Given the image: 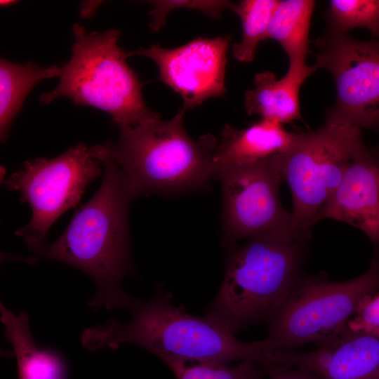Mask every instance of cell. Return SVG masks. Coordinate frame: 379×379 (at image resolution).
Masks as SVG:
<instances>
[{
  "label": "cell",
  "mask_w": 379,
  "mask_h": 379,
  "mask_svg": "<svg viewBox=\"0 0 379 379\" xmlns=\"http://www.w3.org/2000/svg\"><path fill=\"white\" fill-rule=\"evenodd\" d=\"M185 112L121 128L117 143H105L135 198L199 187L215 178L217 140L211 134L194 140L183 126Z\"/></svg>",
  "instance_id": "obj_4"
},
{
  "label": "cell",
  "mask_w": 379,
  "mask_h": 379,
  "mask_svg": "<svg viewBox=\"0 0 379 379\" xmlns=\"http://www.w3.org/2000/svg\"><path fill=\"white\" fill-rule=\"evenodd\" d=\"M95 149L104 168L100 187L77 209L59 238L25 261L55 260L76 267L95 284L96 291L87 303L89 307L126 310L133 296L122 289L121 281L133 272L128 208L135 197L106 145H95Z\"/></svg>",
  "instance_id": "obj_1"
},
{
  "label": "cell",
  "mask_w": 379,
  "mask_h": 379,
  "mask_svg": "<svg viewBox=\"0 0 379 379\" xmlns=\"http://www.w3.org/2000/svg\"><path fill=\"white\" fill-rule=\"evenodd\" d=\"M347 326L352 331L379 335V292L366 296L361 301Z\"/></svg>",
  "instance_id": "obj_22"
},
{
  "label": "cell",
  "mask_w": 379,
  "mask_h": 379,
  "mask_svg": "<svg viewBox=\"0 0 379 379\" xmlns=\"http://www.w3.org/2000/svg\"><path fill=\"white\" fill-rule=\"evenodd\" d=\"M164 362L178 379H263L266 375L259 364L251 360L241 361L237 366L177 359Z\"/></svg>",
  "instance_id": "obj_21"
},
{
  "label": "cell",
  "mask_w": 379,
  "mask_h": 379,
  "mask_svg": "<svg viewBox=\"0 0 379 379\" xmlns=\"http://www.w3.org/2000/svg\"><path fill=\"white\" fill-rule=\"evenodd\" d=\"M57 65L42 67L32 62L20 65L0 60V134L1 142L31 90L41 80L59 76Z\"/></svg>",
  "instance_id": "obj_17"
},
{
  "label": "cell",
  "mask_w": 379,
  "mask_h": 379,
  "mask_svg": "<svg viewBox=\"0 0 379 379\" xmlns=\"http://www.w3.org/2000/svg\"><path fill=\"white\" fill-rule=\"evenodd\" d=\"M230 36H200L178 47L159 44L128 52L152 60L159 70V80L179 93L185 112L204 100L224 95L226 54Z\"/></svg>",
  "instance_id": "obj_11"
},
{
  "label": "cell",
  "mask_w": 379,
  "mask_h": 379,
  "mask_svg": "<svg viewBox=\"0 0 379 379\" xmlns=\"http://www.w3.org/2000/svg\"><path fill=\"white\" fill-rule=\"evenodd\" d=\"M315 6L312 0H284L272 18L267 39L277 41L285 51L290 65L305 62L309 52L311 17Z\"/></svg>",
  "instance_id": "obj_18"
},
{
  "label": "cell",
  "mask_w": 379,
  "mask_h": 379,
  "mask_svg": "<svg viewBox=\"0 0 379 379\" xmlns=\"http://www.w3.org/2000/svg\"><path fill=\"white\" fill-rule=\"evenodd\" d=\"M102 166L94 146L80 142L55 158L26 161L4 182L31 207V220L15 233L29 250L34 253L46 244L52 225L77 206L89 183L101 175Z\"/></svg>",
  "instance_id": "obj_8"
},
{
  "label": "cell",
  "mask_w": 379,
  "mask_h": 379,
  "mask_svg": "<svg viewBox=\"0 0 379 379\" xmlns=\"http://www.w3.org/2000/svg\"><path fill=\"white\" fill-rule=\"evenodd\" d=\"M378 291L379 249H374L368 270L357 278L333 282L325 273L300 277L267 324L266 350H295L337 336L347 328L361 301Z\"/></svg>",
  "instance_id": "obj_6"
},
{
  "label": "cell",
  "mask_w": 379,
  "mask_h": 379,
  "mask_svg": "<svg viewBox=\"0 0 379 379\" xmlns=\"http://www.w3.org/2000/svg\"><path fill=\"white\" fill-rule=\"evenodd\" d=\"M326 18L329 32L347 34L364 27L379 37V0H331Z\"/></svg>",
  "instance_id": "obj_20"
},
{
  "label": "cell",
  "mask_w": 379,
  "mask_h": 379,
  "mask_svg": "<svg viewBox=\"0 0 379 379\" xmlns=\"http://www.w3.org/2000/svg\"><path fill=\"white\" fill-rule=\"evenodd\" d=\"M326 218L361 230L379 249V146L364 144L356 152L317 222Z\"/></svg>",
  "instance_id": "obj_13"
},
{
  "label": "cell",
  "mask_w": 379,
  "mask_h": 379,
  "mask_svg": "<svg viewBox=\"0 0 379 379\" xmlns=\"http://www.w3.org/2000/svg\"><path fill=\"white\" fill-rule=\"evenodd\" d=\"M16 2L18 1H13V0H1L0 4L1 6H8L15 4Z\"/></svg>",
  "instance_id": "obj_24"
},
{
  "label": "cell",
  "mask_w": 379,
  "mask_h": 379,
  "mask_svg": "<svg viewBox=\"0 0 379 379\" xmlns=\"http://www.w3.org/2000/svg\"><path fill=\"white\" fill-rule=\"evenodd\" d=\"M275 155L251 164L215 169V178L222 185L225 246L266 234L296 236L291 213L281 203L283 178Z\"/></svg>",
  "instance_id": "obj_10"
},
{
  "label": "cell",
  "mask_w": 379,
  "mask_h": 379,
  "mask_svg": "<svg viewBox=\"0 0 379 379\" xmlns=\"http://www.w3.org/2000/svg\"><path fill=\"white\" fill-rule=\"evenodd\" d=\"M295 135L282 124L269 119H262L244 129L227 124L213 156L214 170L251 164L284 153Z\"/></svg>",
  "instance_id": "obj_14"
},
{
  "label": "cell",
  "mask_w": 379,
  "mask_h": 379,
  "mask_svg": "<svg viewBox=\"0 0 379 379\" xmlns=\"http://www.w3.org/2000/svg\"><path fill=\"white\" fill-rule=\"evenodd\" d=\"M379 379V378H378Z\"/></svg>",
  "instance_id": "obj_25"
},
{
  "label": "cell",
  "mask_w": 379,
  "mask_h": 379,
  "mask_svg": "<svg viewBox=\"0 0 379 379\" xmlns=\"http://www.w3.org/2000/svg\"><path fill=\"white\" fill-rule=\"evenodd\" d=\"M318 67L305 62L290 65L280 79L270 72H262L254 77V88L245 93L244 106L249 115L281 124L302 120L299 91L306 79Z\"/></svg>",
  "instance_id": "obj_15"
},
{
  "label": "cell",
  "mask_w": 379,
  "mask_h": 379,
  "mask_svg": "<svg viewBox=\"0 0 379 379\" xmlns=\"http://www.w3.org/2000/svg\"><path fill=\"white\" fill-rule=\"evenodd\" d=\"M172 300L171 293L158 286L152 298H134L126 308L131 314L128 321L110 319L103 324L88 327L81 333V345L94 352L106 348L115 350L123 343H133L163 361L177 359L229 364L238 360L257 364L269 361L270 352L262 340L240 341L205 317L187 313Z\"/></svg>",
  "instance_id": "obj_2"
},
{
  "label": "cell",
  "mask_w": 379,
  "mask_h": 379,
  "mask_svg": "<svg viewBox=\"0 0 379 379\" xmlns=\"http://www.w3.org/2000/svg\"><path fill=\"white\" fill-rule=\"evenodd\" d=\"M309 240L278 234L248 239L230 256L205 317L234 335L268 324L300 278Z\"/></svg>",
  "instance_id": "obj_3"
},
{
  "label": "cell",
  "mask_w": 379,
  "mask_h": 379,
  "mask_svg": "<svg viewBox=\"0 0 379 379\" xmlns=\"http://www.w3.org/2000/svg\"><path fill=\"white\" fill-rule=\"evenodd\" d=\"M361 128L326 122L314 132L296 133L291 147L275 155L292 197L293 233L310 239L317 216L364 145Z\"/></svg>",
  "instance_id": "obj_7"
},
{
  "label": "cell",
  "mask_w": 379,
  "mask_h": 379,
  "mask_svg": "<svg viewBox=\"0 0 379 379\" xmlns=\"http://www.w3.org/2000/svg\"><path fill=\"white\" fill-rule=\"evenodd\" d=\"M72 31V56L60 69L58 85L39 96L41 103L66 96L107 112L119 129L161 118L144 101L142 84L126 62L129 53L118 45L119 30L87 32L74 24Z\"/></svg>",
  "instance_id": "obj_5"
},
{
  "label": "cell",
  "mask_w": 379,
  "mask_h": 379,
  "mask_svg": "<svg viewBox=\"0 0 379 379\" xmlns=\"http://www.w3.org/2000/svg\"><path fill=\"white\" fill-rule=\"evenodd\" d=\"M4 336L16 358L18 379H65V365L58 354L37 346L28 314H15L0 303Z\"/></svg>",
  "instance_id": "obj_16"
},
{
  "label": "cell",
  "mask_w": 379,
  "mask_h": 379,
  "mask_svg": "<svg viewBox=\"0 0 379 379\" xmlns=\"http://www.w3.org/2000/svg\"><path fill=\"white\" fill-rule=\"evenodd\" d=\"M315 350L274 351L271 363L310 371L320 379H378L379 335L347 328Z\"/></svg>",
  "instance_id": "obj_12"
},
{
  "label": "cell",
  "mask_w": 379,
  "mask_h": 379,
  "mask_svg": "<svg viewBox=\"0 0 379 379\" xmlns=\"http://www.w3.org/2000/svg\"><path fill=\"white\" fill-rule=\"evenodd\" d=\"M279 3L277 0H244L233 11L241 22L242 37L232 46L234 58L243 62H251L261 41L267 39L269 27Z\"/></svg>",
  "instance_id": "obj_19"
},
{
  "label": "cell",
  "mask_w": 379,
  "mask_h": 379,
  "mask_svg": "<svg viewBox=\"0 0 379 379\" xmlns=\"http://www.w3.org/2000/svg\"><path fill=\"white\" fill-rule=\"evenodd\" d=\"M259 366L269 379H320L314 373L298 368H293L270 362H263Z\"/></svg>",
  "instance_id": "obj_23"
},
{
  "label": "cell",
  "mask_w": 379,
  "mask_h": 379,
  "mask_svg": "<svg viewBox=\"0 0 379 379\" xmlns=\"http://www.w3.org/2000/svg\"><path fill=\"white\" fill-rule=\"evenodd\" d=\"M316 45L315 65L331 73L336 88L326 122L379 129V41L328 31Z\"/></svg>",
  "instance_id": "obj_9"
}]
</instances>
